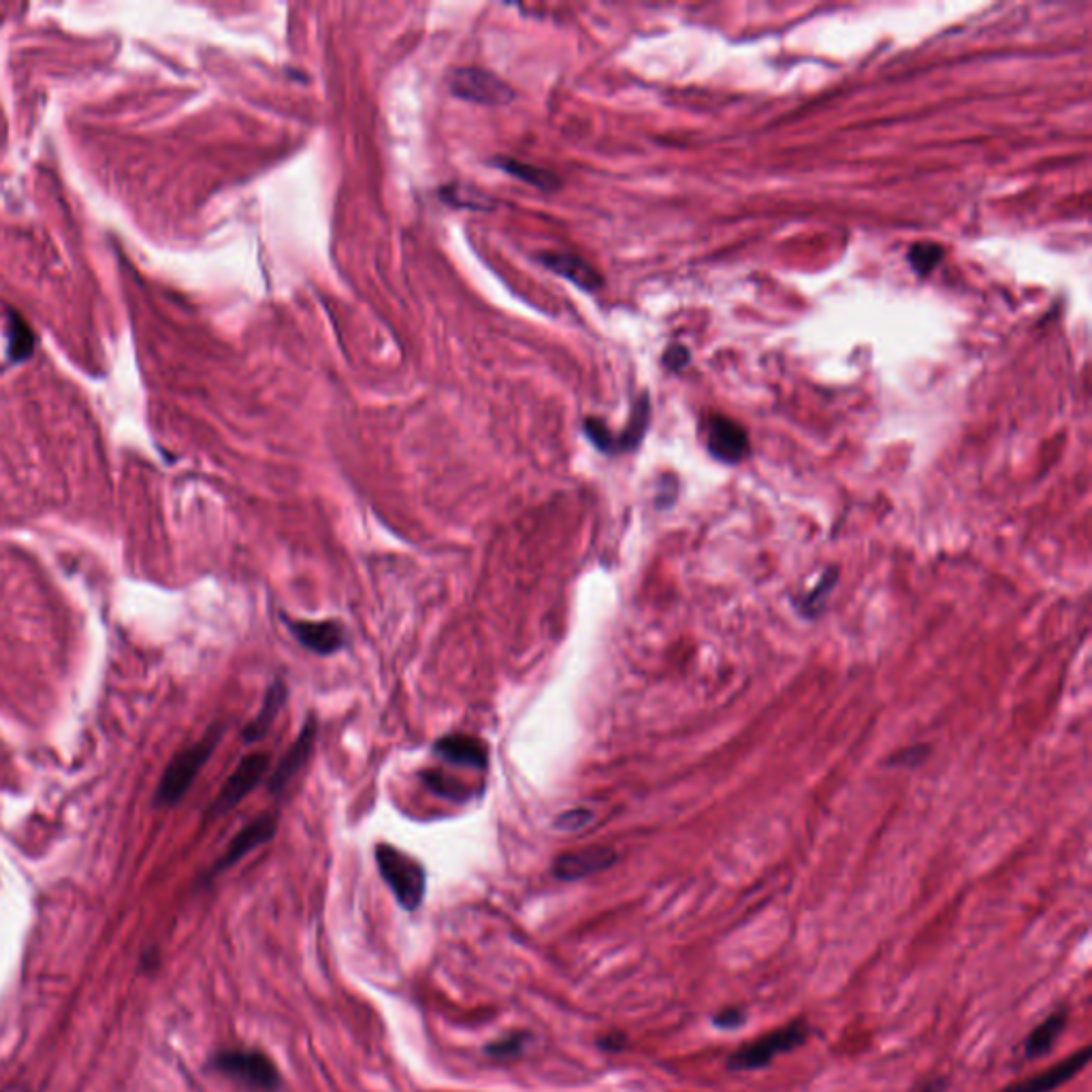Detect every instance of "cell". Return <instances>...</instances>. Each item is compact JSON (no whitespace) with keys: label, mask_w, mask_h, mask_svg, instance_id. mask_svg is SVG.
<instances>
[{"label":"cell","mask_w":1092,"mask_h":1092,"mask_svg":"<svg viewBox=\"0 0 1092 1092\" xmlns=\"http://www.w3.org/2000/svg\"><path fill=\"white\" fill-rule=\"evenodd\" d=\"M222 732H224L222 725H218V723L211 725L208 734L201 741L182 750L177 756L169 762V766L163 772V779L159 783V790H156V804L173 806L186 797V792L190 790V786L195 783V779L199 777L204 766L208 764L211 754L216 752V747L222 739Z\"/></svg>","instance_id":"6da1fadb"},{"label":"cell","mask_w":1092,"mask_h":1092,"mask_svg":"<svg viewBox=\"0 0 1092 1092\" xmlns=\"http://www.w3.org/2000/svg\"><path fill=\"white\" fill-rule=\"evenodd\" d=\"M376 862L382 880L391 887L397 903L408 911L420 907L427 890V873L419 860L388 843H379Z\"/></svg>","instance_id":"7a4b0ae2"},{"label":"cell","mask_w":1092,"mask_h":1092,"mask_svg":"<svg viewBox=\"0 0 1092 1092\" xmlns=\"http://www.w3.org/2000/svg\"><path fill=\"white\" fill-rule=\"evenodd\" d=\"M809 1037V1024L804 1020H797L786 1029L772 1031L770 1035L759 1037L756 1044L743 1046L741 1050L734 1052L728 1060V1067L734 1071H754L770 1065L775 1056L786 1054V1052L797 1050Z\"/></svg>","instance_id":"3957f363"},{"label":"cell","mask_w":1092,"mask_h":1092,"mask_svg":"<svg viewBox=\"0 0 1092 1092\" xmlns=\"http://www.w3.org/2000/svg\"><path fill=\"white\" fill-rule=\"evenodd\" d=\"M213 1069L256 1091L271 1092L280 1087V1073L276 1065L260 1052H220L213 1058Z\"/></svg>","instance_id":"277c9868"},{"label":"cell","mask_w":1092,"mask_h":1092,"mask_svg":"<svg viewBox=\"0 0 1092 1092\" xmlns=\"http://www.w3.org/2000/svg\"><path fill=\"white\" fill-rule=\"evenodd\" d=\"M449 88L455 96L478 105H506L514 98V90L502 78L487 69L460 67L449 75Z\"/></svg>","instance_id":"5b68a950"},{"label":"cell","mask_w":1092,"mask_h":1092,"mask_svg":"<svg viewBox=\"0 0 1092 1092\" xmlns=\"http://www.w3.org/2000/svg\"><path fill=\"white\" fill-rule=\"evenodd\" d=\"M267 768H269V754H251V756L242 757L237 768L231 772V777L222 786L218 799L213 800V804L210 806V817H220V815L233 811L263 781Z\"/></svg>","instance_id":"8992f818"},{"label":"cell","mask_w":1092,"mask_h":1092,"mask_svg":"<svg viewBox=\"0 0 1092 1092\" xmlns=\"http://www.w3.org/2000/svg\"><path fill=\"white\" fill-rule=\"evenodd\" d=\"M615 862H617L615 849L595 845L557 856L553 862V875L561 882H579L583 878L611 869Z\"/></svg>","instance_id":"52a82bcc"},{"label":"cell","mask_w":1092,"mask_h":1092,"mask_svg":"<svg viewBox=\"0 0 1092 1092\" xmlns=\"http://www.w3.org/2000/svg\"><path fill=\"white\" fill-rule=\"evenodd\" d=\"M294 640L316 655H334L348 644V631L339 621H301L282 617Z\"/></svg>","instance_id":"ba28073f"},{"label":"cell","mask_w":1092,"mask_h":1092,"mask_svg":"<svg viewBox=\"0 0 1092 1092\" xmlns=\"http://www.w3.org/2000/svg\"><path fill=\"white\" fill-rule=\"evenodd\" d=\"M707 449L717 462L741 463L750 455L747 431L739 422L715 415L707 425Z\"/></svg>","instance_id":"9c48e42d"},{"label":"cell","mask_w":1092,"mask_h":1092,"mask_svg":"<svg viewBox=\"0 0 1092 1092\" xmlns=\"http://www.w3.org/2000/svg\"><path fill=\"white\" fill-rule=\"evenodd\" d=\"M276 833H278V815H269V813L258 815L256 820H253L251 824H246L235 835V839L229 843L224 856L213 867V873H220V871L233 867L237 860H242L246 853H251L258 845H265V843L274 839Z\"/></svg>","instance_id":"30bf717a"},{"label":"cell","mask_w":1092,"mask_h":1092,"mask_svg":"<svg viewBox=\"0 0 1092 1092\" xmlns=\"http://www.w3.org/2000/svg\"><path fill=\"white\" fill-rule=\"evenodd\" d=\"M316 721L312 717H307V721L303 723L299 736L294 739L291 750L284 754V757L280 759V764L276 766L271 779H269V792L271 794H280L294 777L297 772L307 764V759L312 756L314 752V743H316Z\"/></svg>","instance_id":"8fae6325"},{"label":"cell","mask_w":1092,"mask_h":1092,"mask_svg":"<svg viewBox=\"0 0 1092 1092\" xmlns=\"http://www.w3.org/2000/svg\"><path fill=\"white\" fill-rule=\"evenodd\" d=\"M433 752L435 756L465 768L485 770L489 764V747L469 734H446L435 741Z\"/></svg>","instance_id":"7c38bea8"},{"label":"cell","mask_w":1092,"mask_h":1092,"mask_svg":"<svg viewBox=\"0 0 1092 1092\" xmlns=\"http://www.w3.org/2000/svg\"><path fill=\"white\" fill-rule=\"evenodd\" d=\"M1091 1058V1048H1084V1050L1078 1052V1054H1071L1069 1058H1065L1062 1062L1054 1065L1050 1069L1037 1073L1035 1078L1031 1080H1024V1082H1018L1013 1087H1009L1003 1092H1052L1056 1091L1058 1087L1067 1084L1071 1078H1076L1089 1062Z\"/></svg>","instance_id":"4fadbf2b"},{"label":"cell","mask_w":1092,"mask_h":1092,"mask_svg":"<svg viewBox=\"0 0 1092 1092\" xmlns=\"http://www.w3.org/2000/svg\"><path fill=\"white\" fill-rule=\"evenodd\" d=\"M541 260L545 263L548 269H553L555 274L564 276L566 280L574 282L579 289L588 291V293H593L597 291L604 280L602 276L589 265L588 260H583L581 256H572V254H543Z\"/></svg>","instance_id":"5bb4252c"},{"label":"cell","mask_w":1092,"mask_h":1092,"mask_svg":"<svg viewBox=\"0 0 1092 1092\" xmlns=\"http://www.w3.org/2000/svg\"><path fill=\"white\" fill-rule=\"evenodd\" d=\"M287 702V685L282 678H276L267 692H265V700H263V707L258 715L254 717L253 721L246 725L244 730V741L246 743H258L271 728V723L276 721V717L282 711Z\"/></svg>","instance_id":"9a60e30c"},{"label":"cell","mask_w":1092,"mask_h":1092,"mask_svg":"<svg viewBox=\"0 0 1092 1092\" xmlns=\"http://www.w3.org/2000/svg\"><path fill=\"white\" fill-rule=\"evenodd\" d=\"M837 581H839V570L828 568L815 588L811 589L809 593H800L799 597H794V608L809 621L817 619L824 613Z\"/></svg>","instance_id":"2e32d148"},{"label":"cell","mask_w":1092,"mask_h":1092,"mask_svg":"<svg viewBox=\"0 0 1092 1092\" xmlns=\"http://www.w3.org/2000/svg\"><path fill=\"white\" fill-rule=\"evenodd\" d=\"M1065 1022H1067V1013L1065 1011H1056L1052 1013L1050 1018L1046 1022H1042L1033 1033L1031 1037L1026 1039V1058H1039V1056H1046L1048 1052L1052 1050L1054 1042L1058 1039V1035L1062 1033L1065 1029Z\"/></svg>","instance_id":"e0dca14e"},{"label":"cell","mask_w":1092,"mask_h":1092,"mask_svg":"<svg viewBox=\"0 0 1092 1092\" xmlns=\"http://www.w3.org/2000/svg\"><path fill=\"white\" fill-rule=\"evenodd\" d=\"M649 419H651V402L647 395H642L634 404L628 427L624 429L621 435H617V453H630L634 449H638V444L642 442V438L647 433Z\"/></svg>","instance_id":"ac0fdd59"},{"label":"cell","mask_w":1092,"mask_h":1092,"mask_svg":"<svg viewBox=\"0 0 1092 1092\" xmlns=\"http://www.w3.org/2000/svg\"><path fill=\"white\" fill-rule=\"evenodd\" d=\"M498 167L504 169L506 173L541 188V190H555L559 186V179L555 173L546 171V169L534 167V165H525V163H519V161H510V159H500L496 161Z\"/></svg>","instance_id":"d6986e66"},{"label":"cell","mask_w":1092,"mask_h":1092,"mask_svg":"<svg viewBox=\"0 0 1092 1092\" xmlns=\"http://www.w3.org/2000/svg\"><path fill=\"white\" fill-rule=\"evenodd\" d=\"M422 783H425V786H427L433 794H438V797H442V799L455 800V802H465V800L472 797V794H469V790H467L463 783L449 779V777H446V775H442V772H433V770H431V772H422Z\"/></svg>","instance_id":"ffe728a7"},{"label":"cell","mask_w":1092,"mask_h":1092,"mask_svg":"<svg viewBox=\"0 0 1092 1092\" xmlns=\"http://www.w3.org/2000/svg\"><path fill=\"white\" fill-rule=\"evenodd\" d=\"M907 258L918 276H928L943 260V248L934 242H920L909 248Z\"/></svg>","instance_id":"44dd1931"},{"label":"cell","mask_w":1092,"mask_h":1092,"mask_svg":"<svg viewBox=\"0 0 1092 1092\" xmlns=\"http://www.w3.org/2000/svg\"><path fill=\"white\" fill-rule=\"evenodd\" d=\"M9 332H11L9 334V355H11V359L13 361H24L33 352V344H35L31 329L18 316H13Z\"/></svg>","instance_id":"7402d4cb"},{"label":"cell","mask_w":1092,"mask_h":1092,"mask_svg":"<svg viewBox=\"0 0 1092 1092\" xmlns=\"http://www.w3.org/2000/svg\"><path fill=\"white\" fill-rule=\"evenodd\" d=\"M591 822H593V811L585 809V806H579V809H568V811L559 813L555 817L553 826L561 833H579V830L588 828Z\"/></svg>","instance_id":"603a6c76"},{"label":"cell","mask_w":1092,"mask_h":1092,"mask_svg":"<svg viewBox=\"0 0 1092 1092\" xmlns=\"http://www.w3.org/2000/svg\"><path fill=\"white\" fill-rule=\"evenodd\" d=\"M585 433H588L589 440L595 444V449H600L602 453H608V455H617V435H613L602 420H585Z\"/></svg>","instance_id":"cb8c5ba5"},{"label":"cell","mask_w":1092,"mask_h":1092,"mask_svg":"<svg viewBox=\"0 0 1092 1092\" xmlns=\"http://www.w3.org/2000/svg\"><path fill=\"white\" fill-rule=\"evenodd\" d=\"M664 365L671 370V372H678L683 368L689 365V350L683 346V344H673L666 352H664Z\"/></svg>","instance_id":"d4e9b609"},{"label":"cell","mask_w":1092,"mask_h":1092,"mask_svg":"<svg viewBox=\"0 0 1092 1092\" xmlns=\"http://www.w3.org/2000/svg\"><path fill=\"white\" fill-rule=\"evenodd\" d=\"M743 1022H745V1011L743 1009H723L721 1013L715 1015V1024L721 1026V1029H734V1026H741Z\"/></svg>","instance_id":"484cf974"},{"label":"cell","mask_w":1092,"mask_h":1092,"mask_svg":"<svg viewBox=\"0 0 1092 1092\" xmlns=\"http://www.w3.org/2000/svg\"><path fill=\"white\" fill-rule=\"evenodd\" d=\"M521 1046H523V1037H521V1035H514V1037H510V1039L500 1042L498 1046H491V1048H489V1054L504 1058V1056H512V1054H516V1052L521 1050Z\"/></svg>","instance_id":"4316f807"},{"label":"cell","mask_w":1092,"mask_h":1092,"mask_svg":"<svg viewBox=\"0 0 1092 1092\" xmlns=\"http://www.w3.org/2000/svg\"><path fill=\"white\" fill-rule=\"evenodd\" d=\"M925 754L926 750H922V747H911V750L901 752L898 756L890 757V764H898V766H914V764H920V762H922Z\"/></svg>","instance_id":"83f0119b"},{"label":"cell","mask_w":1092,"mask_h":1092,"mask_svg":"<svg viewBox=\"0 0 1092 1092\" xmlns=\"http://www.w3.org/2000/svg\"><path fill=\"white\" fill-rule=\"evenodd\" d=\"M943 1089H945V1084H943V1082H934V1084L926 1087L925 1091L922 1092H943Z\"/></svg>","instance_id":"f1b7e54d"}]
</instances>
